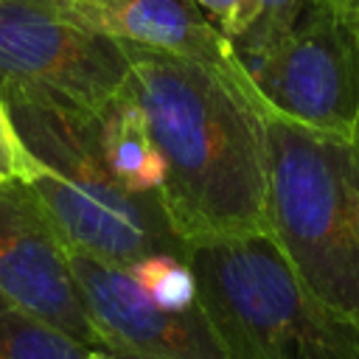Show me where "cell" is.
<instances>
[{"instance_id": "10", "label": "cell", "mask_w": 359, "mask_h": 359, "mask_svg": "<svg viewBox=\"0 0 359 359\" xmlns=\"http://www.w3.org/2000/svg\"><path fill=\"white\" fill-rule=\"evenodd\" d=\"M98 140L104 163L118 185L140 196H160L165 165L149 123L126 87L98 112Z\"/></svg>"}, {"instance_id": "12", "label": "cell", "mask_w": 359, "mask_h": 359, "mask_svg": "<svg viewBox=\"0 0 359 359\" xmlns=\"http://www.w3.org/2000/svg\"><path fill=\"white\" fill-rule=\"evenodd\" d=\"M123 269L132 275L137 289L160 309L188 311L196 306V278H194L188 258L154 252Z\"/></svg>"}, {"instance_id": "4", "label": "cell", "mask_w": 359, "mask_h": 359, "mask_svg": "<svg viewBox=\"0 0 359 359\" xmlns=\"http://www.w3.org/2000/svg\"><path fill=\"white\" fill-rule=\"evenodd\" d=\"M266 236L303 286L359 328V236L351 213V146L266 107Z\"/></svg>"}, {"instance_id": "13", "label": "cell", "mask_w": 359, "mask_h": 359, "mask_svg": "<svg viewBox=\"0 0 359 359\" xmlns=\"http://www.w3.org/2000/svg\"><path fill=\"white\" fill-rule=\"evenodd\" d=\"M306 0H261L258 17L250 25V31L233 42L236 53L241 56L244 65L261 59L266 50H272L294 25L300 8Z\"/></svg>"}, {"instance_id": "5", "label": "cell", "mask_w": 359, "mask_h": 359, "mask_svg": "<svg viewBox=\"0 0 359 359\" xmlns=\"http://www.w3.org/2000/svg\"><path fill=\"white\" fill-rule=\"evenodd\" d=\"M264 104L345 146L359 126V45L331 0H306L292 31L247 65Z\"/></svg>"}, {"instance_id": "2", "label": "cell", "mask_w": 359, "mask_h": 359, "mask_svg": "<svg viewBox=\"0 0 359 359\" xmlns=\"http://www.w3.org/2000/svg\"><path fill=\"white\" fill-rule=\"evenodd\" d=\"M0 95L25 149L39 163V174L25 188L70 252L115 266H132L154 252L188 258L191 247L160 196L132 194L109 174L98 115L31 87L0 84Z\"/></svg>"}, {"instance_id": "16", "label": "cell", "mask_w": 359, "mask_h": 359, "mask_svg": "<svg viewBox=\"0 0 359 359\" xmlns=\"http://www.w3.org/2000/svg\"><path fill=\"white\" fill-rule=\"evenodd\" d=\"M351 25H353V34H356V45H359V0H351L348 8H345ZM351 157H353V165H356V177H359V126H356V135H353V143H351Z\"/></svg>"}, {"instance_id": "18", "label": "cell", "mask_w": 359, "mask_h": 359, "mask_svg": "<svg viewBox=\"0 0 359 359\" xmlns=\"http://www.w3.org/2000/svg\"><path fill=\"white\" fill-rule=\"evenodd\" d=\"M84 359H115V356H112L107 348H95V351H90Z\"/></svg>"}, {"instance_id": "3", "label": "cell", "mask_w": 359, "mask_h": 359, "mask_svg": "<svg viewBox=\"0 0 359 359\" xmlns=\"http://www.w3.org/2000/svg\"><path fill=\"white\" fill-rule=\"evenodd\" d=\"M188 264L227 359H359V328L303 286L266 233L196 241Z\"/></svg>"}, {"instance_id": "11", "label": "cell", "mask_w": 359, "mask_h": 359, "mask_svg": "<svg viewBox=\"0 0 359 359\" xmlns=\"http://www.w3.org/2000/svg\"><path fill=\"white\" fill-rule=\"evenodd\" d=\"M93 345L0 297V359H84Z\"/></svg>"}, {"instance_id": "6", "label": "cell", "mask_w": 359, "mask_h": 359, "mask_svg": "<svg viewBox=\"0 0 359 359\" xmlns=\"http://www.w3.org/2000/svg\"><path fill=\"white\" fill-rule=\"evenodd\" d=\"M126 81L129 56L112 36L53 0H0V84L42 90L98 115Z\"/></svg>"}, {"instance_id": "14", "label": "cell", "mask_w": 359, "mask_h": 359, "mask_svg": "<svg viewBox=\"0 0 359 359\" xmlns=\"http://www.w3.org/2000/svg\"><path fill=\"white\" fill-rule=\"evenodd\" d=\"M39 174V163L25 149L11 112L0 95V182H31Z\"/></svg>"}, {"instance_id": "9", "label": "cell", "mask_w": 359, "mask_h": 359, "mask_svg": "<svg viewBox=\"0 0 359 359\" xmlns=\"http://www.w3.org/2000/svg\"><path fill=\"white\" fill-rule=\"evenodd\" d=\"M121 45L165 50L230 76H250L233 42L188 0H53Z\"/></svg>"}, {"instance_id": "20", "label": "cell", "mask_w": 359, "mask_h": 359, "mask_svg": "<svg viewBox=\"0 0 359 359\" xmlns=\"http://www.w3.org/2000/svg\"><path fill=\"white\" fill-rule=\"evenodd\" d=\"M331 3H334V6H337V8H342V11H345V8H348V3H351V0H331Z\"/></svg>"}, {"instance_id": "8", "label": "cell", "mask_w": 359, "mask_h": 359, "mask_svg": "<svg viewBox=\"0 0 359 359\" xmlns=\"http://www.w3.org/2000/svg\"><path fill=\"white\" fill-rule=\"evenodd\" d=\"M70 269L107 351H123L137 359H227L199 300L188 311L160 309L123 266L84 252H70Z\"/></svg>"}, {"instance_id": "15", "label": "cell", "mask_w": 359, "mask_h": 359, "mask_svg": "<svg viewBox=\"0 0 359 359\" xmlns=\"http://www.w3.org/2000/svg\"><path fill=\"white\" fill-rule=\"evenodd\" d=\"M188 3H194L210 22H216V28L230 42L241 39L250 31L261 8V0H188Z\"/></svg>"}, {"instance_id": "19", "label": "cell", "mask_w": 359, "mask_h": 359, "mask_svg": "<svg viewBox=\"0 0 359 359\" xmlns=\"http://www.w3.org/2000/svg\"><path fill=\"white\" fill-rule=\"evenodd\" d=\"M115 359H137V356H132V353H123V351H109Z\"/></svg>"}, {"instance_id": "1", "label": "cell", "mask_w": 359, "mask_h": 359, "mask_svg": "<svg viewBox=\"0 0 359 359\" xmlns=\"http://www.w3.org/2000/svg\"><path fill=\"white\" fill-rule=\"evenodd\" d=\"M126 90L165 165L160 202L191 244L266 233V104L252 76L123 45Z\"/></svg>"}, {"instance_id": "7", "label": "cell", "mask_w": 359, "mask_h": 359, "mask_svg": "<svg viewBox=\"0 0 359 359\" xmlns=\"http://www.w3.org/2000/svg\"><path fill=\"white\" fill-rule=\"evenodd\" d=\"M0 297L104 348L70 269V252L25 182H0Z\"/></svg>"}, {"instance_id": "17", "label": "cell", "mask_w": 359, "mask_h": 359, "mask_svg": "<svg viewBox=\"0 0 359 359\" xmlns=\"http://www.w3.org/2000/svg\"><path fill=\"white\" fill-rule=\"evenodd\" d=\"M351 213H353V227H356V236H359V177H356V168H353V177H351Z\"/></svg>"}]
</instances>
